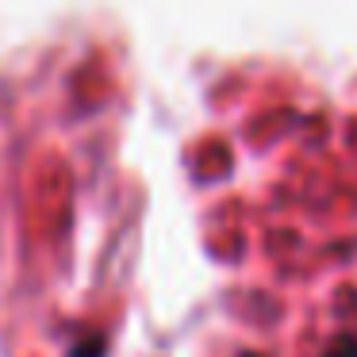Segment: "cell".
<instances>
[{"mask_svg":"<svg viewBox=\"0 0 357 357\" xmlns=\"http://www.w3.org/2000/svg\"><path fill=\"white\" fill-rule=\"evenodd\" d=\"M326 357H357V342L349 338V334H342V338L334 342V349H331Z\"/></svg>","mask_w":357,"mask_h":357,"instance_id":"1","label":"cell"}]
</instances>
